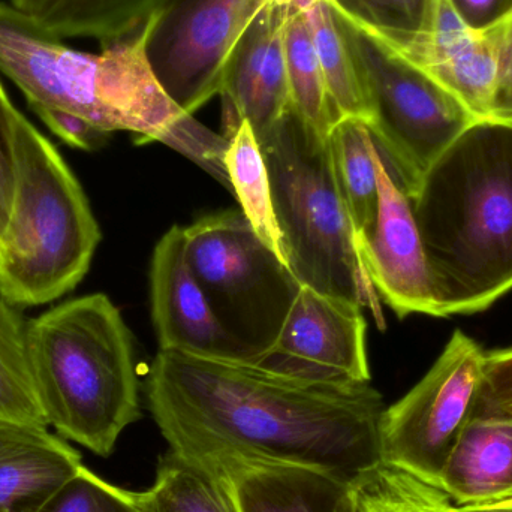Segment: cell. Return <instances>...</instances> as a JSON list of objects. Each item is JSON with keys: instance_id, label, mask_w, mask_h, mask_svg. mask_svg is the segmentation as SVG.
I'll use <instances>...</instances> for the list:
<instances>
[{"instance_id": "6da1fadb", "label": "cell", "mask_w": 512, "mask_h": 512, "mask_svg": "<svg viewBox=\"0 0 512 512\" xmlns=\"http://www.w3.org/2000/svg\"><path fill=\"white\" fill-rule=\"evenodd\" d=\"M144 393L170 450L201 462L307 466L351 481L382 463L387 406L370 382L309 378L254 357L159 351Z\"/></svg>"}, {"instance_id": "7a4b0ae2", "label": "cell", "mask_w": 512, "mask_h": 512, "mask_svg": "<svg viewBox=\"0 0 512 512\" xmlns=\"http://www.w3.org/2000/svg\"><path fill=\"white\" fill-rule=\"evenodd\" d=\"M147 23V21H146ZM147 24L102 45L99 54L63 44L33 15L0 2V72L35 110H60L102 131L161 141L206 168L221 167L227 138L180 110L165 93L146 51Z\"/></svg>"}, {"instance_id": "3957f363", "label": "cell", "mask_w": 512, "mask_h": 512, "mask_svg": "<svg viewBox=\"0 0 512 512\" xmlns=\"http://www.w3.org/2000/svg\"><path fill=\"white\" fill-rule=\"evenodd\" d=\"M439 318L483 312L512 289V126L460 135L411 197Z\"/></svg>"}, {"instance_id": "277c9868", "label": "cell", "mask_w": 512, "mask_h": 512, "mask_svg": "<svg viewBox=\"0 0 512 512\" xmlns=\"http://www.w3.org/2000/svg\"><path fill=\"white\" fill-rule=\"evenodd\" d=\"M27 345L48 426L111 456L141 417L131 331L116 304L105 294L57 304L29 321Z\"/></svg>"}, {"instance_id": "5b68a950", "label": "cell", "mask_w": 512, "mask_h": 512, "mask_svg": "<svg viewBox=\"0 0 512 512\" xmlns=\"http://www.w3.org/2000/svg\"><path fill=\"white\" fill-rule=\"evenodd\" d=\"M14 194L0 242V297L38 307L86 277L101 230L75 174L53 143L18 113L12 140Z\"/></svg>"}, {"instance_id": "8992f818", "label": "cell", "mask_w": 512, "mask_h": 512, "mask_svg": "<svg viewBox=\"0 0 512 512\" xmlns=\"http://www.w3.org/2000/svg\"><path fill=\"white\" fill-rule=\"evenodd\" d=\"M289 274L298 286L367 307L384 327L379 297L357 249L328 137L294 107L259 141Z\"/></svg>"}, {"instance_id": "52a82bcc", "label": "cell", "mask_w": 512, "mask_h": 512, "mask_svg": "<svg viewBox=\"0 0 512 512\" xmlns=\"http://www.w3.org/2000/svg\"><path fill=\"white\" fill-rule=\"evenodd\" d=\"M337 18L363 87L367 125L388 170L412 197L436 159L477 120L378 36L339 12Z\"/></svg>"}, {"instance_id": "ba28073f", "label": "cell", "mask_w": 512, "mask_h": 512, "mask_svg": "<svg viewBox=\"0 0 512 512\" xmlns=\"http://www.w3.org/2000/svg\"><path fill=\"white\" fill-rule=\"evenodd\" d=\"M484 366L486 352L457 330L426 376L385 408L382 463L439 489L445 463L474 415Z\"/></svg>"}, {"instance_id": "9c48e42d", "label": "cell", "mask_w": 512, "mask_h": 512, "mask_svg": "<svg viewBox=\"0 0 512 512\" xmlns=\"http://www.w3.org/2000/svg\"><path fill=\"white\" fill-rule=\"evenodd\" d=\"M388 45L451 93L477 123L512 122V5L474 26L453 0H435L424 30Z\"/></svg>"}, {"instance_id": "30bf717a", "label": "cell", "mask_w": 512, "mask_h": 512, "mask_svg": "<svg viewBox=\"0 0 512 512\" xmlns=\"http://www.w3.org/2000/svg\"><path fill=\"white\" fill-rule=\"evenodd\" d=\"M268 2L165 0L147 20V57L180 110L192 116L221 93L234 50Z\"/></svg>"}, {"instance_id": "8fae6325", "label": "cell", "mask_w": 512, "mask_h": 512, "mask_svg": "<svg viewBox=\"0 0 512 512\" xmlns=\"http://www.w3.org/2000/svg\"><path fill=\"white\" fill-rule=\"evenodd\" d=\"M363 307L298 286L271 342L255 360L328 381L370 382Z\"/></svg>"}, {"instance_id": "7c38bea8", "label": "cell", "mask_w": 512, "mask_h": 512, "mask_svg": "<svg viewBox=\"0 0 512 512\" xmlns=\"http://www.w3.org/2000/svg\"><path fill=\"white\" fill-rule=\"evenodd\" d=\"M379 212L357 249L376 294L399 318L411 313L439 318L432 274L412 200L385 165L379 150Z\"/></svg>"}, {"instance_id": "4fadbf2b", "label": "cell", "mask_w": 512, "mask_h": 512, "mask_svg": "<svg viewBox=\"0 0 512 512\" xmlns=\"http://www.w3.org/2000/svg\"><path fill=\"white\" fill-rule=\"evenodd\" d=\"M152 321L159 351L201 357H252L222 324L186 259L185 228H171L156 245L150 268Z\"/></svg>"}, {"instance_id": "5bb4252c", "label": "cell", "mask_w": 512, "mask_h": 512, "mask_svg": "<svg viewBox=\"0 0 512 512\" xmlns=\"http://www.w3.org/2000/svg\"><path fill=\"white\" fill-rule=\"evenodd\" d=\"M288 6L289 0H270L234 50L219 93L227 138L248 120L259 143L292 108L285 59Z\"/></svg>"}, {"instance_id": "9a60e30c", "label": "cell", "mask_w": 512, "mask_h": 512, "mask_svg": "<svg viewBox=\"0 0 512 512\" xmlns=\"http://www.w3.org/2000/svg\"><path fill=\"white\" fill-rule=\"evenodd\" d=\"M240 512H358L355 481L324 469L280 463L225 462Z\"/></svg>"}, {"instance_id": "2e32d148", "label": "cell", "mask_w": 512, "mask_h": 512, "mask_svg": "<svg viewBox=\"0 0 512 512\" xmlns=\"http://www.w3.org/2000/svg\"><path fill=\"white\" fill-rule=\"evenodd\" d=\"M83 466L48 429L0 423V512H41Z\"/></svg>"}, {"instance_id": "e0dca14e", "label": "cell", "mask_w": 512, "mask_h": 512, "mask_svg": "<svg viewBox=\"0 0 512 512\" xmlns=\"http://www.w3.org/2000/svg\"><path fill=\"white\" fill-rule=\"evenodd\" d=\"M185 252L210 300L213 295L243 294L267 268L282 267L242 210L209 216L185 228Z\"/></svg>"}, {"instance_id": "ac0fdd59", "label": "cell", "mask_w": 512, "mask_h": 512, "mask_svg": "<svg viewBox=\"0 0 512 512\" xmlns=\"http://www.w3.org/2000/svg\"><path fill=\"white\" fill-rule=\"evenodd\" d=\"M439 489L456 507L512 499V421L472 420L445 463Z\"/></svg>"}, {"instance_id": "d6986e66", "label": "cell", "mask_w": 512, "mask_h": 512, "mask_svg": "<svg viewBox=\"0 0 512 512\" xmlns=\"http://www.w3.org/2000/svg\"><path fill=\"white\" fill-rule=\"evenodd\" d=\"M141 501L146 512H240L221 468L174 450L159 459L155 483Z\"/></svg>"}, {"instance_id": "ffe728a7", "label": "cell", "mask_w": 512, "mask_h": 512, "mask_svg": "<svg viewBox=\"0 0 512 512\" xmlns=\"http://www.w3.org/2000/svg\"><path fill=\"white\" fill-rule=\"evenodd\" d=\"M337 182L348 206L355 234L366 236L379 212V147L366 120L342 117L328 134Z\"/></svg>"}, {"instance_id": "44dd1931", "label": "cell", "mask_w": 512, "mask_h": 512, "mask_svg": "<svg viewBox=\"0 0 512 512\" xmlns=\"http://www.w3.org/2000/svg\"><path fill=\"white\" fill-rule=\"evenodd\" d=\"M225 170L230 189L236 194L243 215L251 222L256 236L289 273L282 234L274 213L270 176L261 146L248 120H243L228 137Z\"/></svg>"}, {"instance_id": "7402d4cb", "label": "cell", "mask_w": 512, "mask_h": 512, "mask_svg": "<svg viewBox=\"0 0 512 512\" xmlns=\"http://www.w3.org/2000/svg\"><path fill=\"white\" fill-rule=\"evenodd\" d=\"M165 0H53L35 15L59 39L93 38L102 45L125 38L146 24Z\"/></svg>"}, {"instance_id": "603a6c76", "label": "cell", "mask_w": 512, "mask_h": 512, "mask_svg": "<svg viewBox=\"0 0 512 512\" xmlns=\"http://www.w3.org/2000/svg\"><path fill=\"white\" fill-rule=\"evenodd\" d=\"M20 307L0 297V423L48 429L39 403Z\"/></svg>"}, {"instance_id": "cb8c5ba5", "label": "cell", "mask_w": 512, "mask_h": 512, "mask_svg": "<svg viewBox=\"0 0 512 512\" xmlns=\"http://www.w3.org/2000/svg\"><path fill=\"white\" fill-rule=\"evenodd\" d=\"M303 12L321 63L336 122L342 117L367 120L363 87L336 9L330 0H319Z\"/></svg>"}, {"instance_id": "d4e9b609", "label": "cell", "mask_w": 512, "mask_h": 512, "mask_svg": "<svg viewBox=\"0 0 512 512\" xmlns=\"http://www.w3.org/2000/svg\"><path fill=\"white\" fill-rule=\"evenodd\" d=\"M285 59L292 107L319 134L328 137L336 116L306 15L291 2L285 21Z\"/></svg>"}, {"instance_id": "484cf974", "label": "cell", "mask_w": 512, "mask_h": 512, "mask_svg": "<svg viewBox=\"0 0 512 512\" xmlns=\"http://www.w3.org/2000/svg\"><path fill=\"white\" fill-rule=\"evenodd\" d=\"M358 512H447V493L379 463L355 480Z\"/></svg>"}, {"instance_id": "4316f807", "label": "cell", "mask_w": 512, "mask_h": 512, "mask_svg": "<svg viewBox=\"0 0 512 512\" xmlns=\"http://www.w3.org/2000/svg\"><path fill=\"white\" fill-rule=\"evenodd\" d=\"M339 14L387 44L417 35L429 23L435 0H330Z\"/></svg>"}, {"instance_id": "83f0119b", "label": "cell", "mask_w": 512, "mask_h": 512, "mask_svg": "<svg viewBox=\"0 0 512 512\" xmlns=\"http://www.w3.org/2000/svg\"><path fill=\"white\" fill-rule=\"evenodd\" d=\"M41 512H146L141 492L120 489L83 466Z\"/></svg>"}, {"instance_id": "f1b7e54d", "label": "cell", "mask_w": 512, "mask_h": 512, "mask_svg": "<svg viewBox=\"0 0 512 512\" xmlns=\"http://www.w3.org/2000/svg\"><path fill=\"white\" fill-rule=\"evenodd\" d=\"M472 420L512 421V348L486 354Z\"/></svg>"}, {"instance_id": "f546056e", "label": "cell", "mask_w": 512, "mask_h": 512, "mask_svg": "<svg viewBox=\"0 0 512 512\" xmlns=\"http://www.w3.org/2000/svg\"><path fill=\"white\" fill-rule=\"evenodd\" d=\"M20 111L14 107L0 84V242L5 236L14 194V125Z\"/></svg>"}, {"instance_id": "4dcf8cb0", "label": "cell", "mask_w": 512, "mask_h": 512, "mask_svg": "<svg viewBox=\"0 0 512 512\" xmlns=\"http://www.w3.org/2000/svg\"><path fill=\"white\" fill-rule=\"evenodd\" d=\"M35 113L54 135L74 149L86 150V152L101 149L111 135L110 132L102 131L101 128L90 123L89 120L66 111L42 108V110H35Z\"/></svg>"}, {"instance_id": "1f68e13d", "label": "cell", "mask_w": 512, "mask_h": 512, "mask_svg": "<svg viewBox=\"0 0 512 512\" xmlns=\"http://www.w3.org/2000/svg\"><path fill=\"white\" fill-rule=\"evenodd\" d=\"M453 3L468 23L481 26L504 12L512 0H453Z\"/></svg>"}, {"instance_id": "d6a6232c", "label": "cell", "mask_w": 512, "mask_h": 512, "mask_svg": "<svg viewBox=\"0 0 512 512\" xmlns=\"http://www.w3.org/2000/svg\"><path fill=\"white\" fill-rule=\"evenodd\" d=\"M51 0H9L12 6L18 11L26 12V14L38 15L39 12L44 11L48 5H50Z\"/></svg>"}, {"instance_id": "836d02e7", "label": "cell", "mask_w": 512, "mask_h": 512, "mask_svg": "<svg viewBox=\"0 0 512 512\" xmlns=\"http://www.w3.org/2000/svg\"><path fill=\"white\" fill-rule=\"evenodd\" d=\"M447 512H512V507H456L450 499L447 504Z\"/></svg>"}, {"instance_id": "e575fe53", "label": "cell", "mask_w": 512, "mask_h": 512, "mask_svg": "<svg viewBox=\"0 0 512 512\" xmlns=\"http://www.w3.org/2000/svg\"><path fill=\"white\" fill-rule=\"evenodd\" d=\"M492 507H512V499L507 502H502V504L492 505Z\"/></svg>"}, {"instance_id": "d590c367", "label": "cell", "mask_w": 512, "mask_h": 512, "mask_svg": "<svg viewBox=\"0 0 512 512\" xmlns=\"http://www.w3.org/2000/svg\"><path fill=\"white\" fill-rule=\"evenodd\" d=\"M505 125H510V126H512V122H510V123H505Z\"/></svg>"}, {"instance_id": "8d00e7d4", "label": "cell", "mask_w": 512, "mask_h": 512, "mask_svg": "<svg viewBox=\"0 0 512 512\" xmlns=\"http://www.w3.org/2000/svg\"><path fill=\"white\" fill-rule=\"evenodd\" d=\"M51 2H53V0H51ZM51 2H50V3H51Z\"/></svg>"}]
</instances>
